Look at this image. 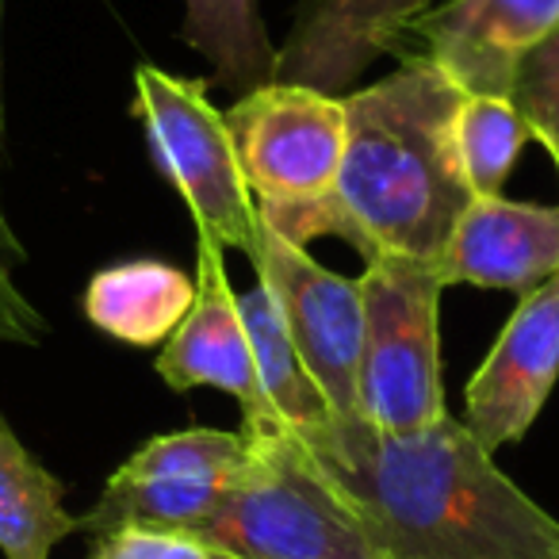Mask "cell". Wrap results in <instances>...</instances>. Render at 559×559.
Returning <instances> with one entry per match:
<instances>
[{
	"mask_svg": "<svg viewBox=\"0 0 559 559\" xmlns=\"http://www.w3.org/2000/svg\"><path fill=\"white\" fill-rule=\"evenodd\" d=\"M307 449L383 559H559V521L449 414L406 437L330 426Z\"/></svg>",
	"mask_w": 559,
	"mask_h": 559,
	"instance_id": "obj_1",
	"label": "cell"
},
{
	"mask_svg": "<svg viewBox=\"0 0 559 559\" xmlns=\"http://www.w3.org/2000/svg\"><path fill=\"white\" fill-rule=\"evenodd\" d=\"M460 96L441 73L399 66L391 78L345 96V154L326 195L261 207L269 230L307 246L349 241L360 257H411L437 264L460 211L475 200L452 150Z\"/></svg>",
	"mask_w": 559,
	"mask_h": 559,
	"instance_id": "obj_2",
	"label": "cell"
},
{
	"mask_svg": "<svg viewBox=\"0 0 559 559\" xmlns=\"http://www.w3.org/2000/svg\"><path fill=\"white\" fill-rule=\"evenodd\" d=\"M249 456L195 540L226 559H383L345 490L288 426L246 433Z\"/></svg>",
	"mask_w": 559,
	"mask_h": 559,
	"instance_id": "obj_3",
	"label": "cell"
},
{
	"mask_svg": "<svg viewBox=\"0 0 559 559\" xmlns=\"http://www.w3.org/2000/svg\"><path fill=\"white\" fill-rule=\"evenodd\" d=\"M365 349H360V421L376 433H421L444 414L441 380V276L437 264L376 257L365 264Z\"/></svg>",
	"mask_w": 559,
	"mask_h": 559,
	"instance_id": "obj_4",
	"label": "cell"
},
{
	"mask_svg": "<svg viewBox=\"0 0 559 559\" xmlns=\"http://www.w3.org/2000/svg\"><path fill=\"white\" fill-rule=\"evenodd\" d=\"M150 157L180 192L195 230L246 261L261 253L264 218L241 173L226 111L207 100V81L173 78L157 66L134 70V104Z\"/></svg>",
	"mask_w": 559,
	"mask_h": 559,
	"instance_id": "obj_5",
	"label": "cell"
},
{
	"mask_svg": "<svg viewBox=\"0 0 559 559\" xmlns=\"http://www.w3.org/2000/svg\"><path fill=\"white\" fill-rule=\"evenodd\" d=\"M246 456V433L226 429H177L150 437L111 472L96 506L78 518V528L93 536L127 528L195 536L230 495Z\"/></svg>",
	"mask_w": 559,
	"mask_h": 559,
	"instance_id": "obj_6",
	"label": "cell"
},
{
	"mask_svg": "<svg viewBox=\"0 0 559 559\" xmlns=\"http://www.w3.org/2000/svg\"><path fill=\"white\" fill-rule=\"evenodd\" d=\"M226 127L257 207L311 203L334 188L349 131L345 96L269 81L238 96Z\"/></svg>",
	"mask_w": 559,
	"mask_h": 559,
	"instance_id": "obj_7",
	"label": "cell"
},
{
	"mask_svg": "<svg viewBox=\"0 0 559 559\" xmlns=\"http://www.w3.org/2000/svg\"><path fill=\"white\" fill-rule=\"evenodd\" d=\"M257 284L276 304L307 376L322 391L334 426L360 421V349H365V304L360 284L330 272L304 246H292L264 226L253 257Z\"/></svg>",
	"mask_w": 559,
	"mask_h": 559,
	"instance_id": "obj_8",
	"label": "cell"
},
{
	"mask_svg": "<svg viewBox=\"0 0 559 559\" xmlns=\"http://www.w3.org/2000/svg\"><path fill=\"white\" fill-rule=\"evenodd\" d=\"M559 32V0H449L403 27L388 55L464 96H513L525 58Z\"/></svg>",
	"mask_w": 559,
	"mask_h": 559,
	"instance_id": "obj_9",
	"label": "cell"
},
{
	"mask_svg": "<svg viewBox=\"0 0 559 559\" xmlns=\"http://www.w3.org/2000/svg\"><path fill=\"white\" fill-rule=\"evenodd\" d=\"M226 249L211 238L195 241V304L157 353V376L173 391L218 388L241 406V433H261L284 421L264 399L257 360L241 326L238 292L226 280Z\"/></svg>",
	"mask_w": 559,
	"mask_h": 559,
	"instance_id": "obj_10",
	"label": "cell"
},
{
	"mask_svg": "<svg viewBox=\"0 0 559 559\" xmlns=\"http://www.w3.org/2000/svg\"><path fill=\"white\" fill-rule=\"evenodd\" d=\"M559 380V276L521 296L464 391V426L487 452L518 444Z\"/></svg>",
	"mask_w": 559,
	"mask_h": 559,
	"instance_id": "obj_11",
	"label": "cell"
},
{
	"mask_svg": "<svg viewBox=\"0 0 559 559\" xmlns=\"http://www.w3.org/2000/svg\"><path fill=\"white\" fill-rule=\"evenodd\" d=\"M441 284H475L528 296L559 276V203L475 195L460 211L441 257Z\"/></svg>",
	"mask_w": 559,
	"mask_h": 559,
	"instance_id": "obj_12",
	"label": "cell"
},
{
	"mask_svg": "<svg viewBox=\"0 0 559 559\" xmlns=\"http://www.w3.org/2000/svg\"><path fill=\"white\" fill-rule=\"evenodd\" d=\"M429 9L433 0H299L272 81L349 96L360 73Z\"/></svg>",
	"mask_w": 559,
	"mask_h": 559,
	"instance_id": "obj_13",
	"label": "cell"
},
{
	"mask_svg": "<svg viewBox=\"0 0 559 559\" xmlns=\"http://www.w3.org/2000/svg\"><path fill=\"white\" fill-rule=\"evenodd\" d=\"M195 304V276L165 261H123L100 269L85 288V319L116 342L150 349L169 342Z\"/></svg>",
	"mask_w": 559,
	"mask_h": 559,
	"instance_id": "obj_14",
	"label": "cell"
},
{
	"mask_svg": "<svg viewBox=\"0 0 559 559\" xmlns=\"http://www.w3.org/2000/svg\"><path fill=\"white\" fill-rule=\"evenodd\" d=\"M78 533L66 510V483L24 449L0 414V551L4 559H50V551Z\"/></svg>",
	"mask_w": 559,
	"mask_h": 559,
	"instance_id": "obj_15",
	"label": "cell"
},
{
	"mask_svg": "<svg viewBox=\"0 0 559 559\" xmlns=\"http://www.w3.org/2000/svg\"><path fill=\"white\" fill-rule=\"evenodd\" d=\"M238 311L241 326H246L249 349L257 360V376H261L264 399H269L272 414H276L292 433L304 444H311L314 437H322L334 426L322 391L314 388V380L307 376L304 360H299L296 345L288 337V326L280 319L276 304H272L269 288L257 284L249 292H238Z\"/></svg>",
	"mask_w": 559,
	"mask_h": 559,
	"instance_id": "obj_16",
	"label": "cell"
},
{
	"mask_svg": "<svg viewBox=\"0 0 559 559\" xmlns=\"http://www.w3.org/2000/svg\"><path fill=\"white\" fill-rule=\"evenodd\" d=\"M185 39L234 88L269 85L276 50L261 24L257 0H185Z\"/></svg>",
	"mask_w": 559,
	"mask_h": 559,
	"instance_id": "obj_17",
	"label": "cell"
},
{
	"mask_svg": "<svg viewBox=\"0 0 559 559\" xmlns=\"http://www.w3.org/2000/svg\"><path fill=\"white\" fill-rule=\"evenodd\" d=\"M533 139L506 96H460L452 119V150L472 195H502L525 142Z\"/></svg>",
	"mask_w": 559,
	"mask_h": 559,
	"instance_id": "obj_18",
	"label": "cell"
},
{
	"mask_svg": "<svg viewBox=\"0 0 559 559\" xmlns=\"http://www.w3.org/2000/svg\"><path fill=\"white\" fill-rule=\"evenodd\" d=\"M510 100L559 169V32L525 58Z\"/></svg>",
	"mask_w": 559,
	"mask_h": 559,
	"instance_id": "obj_19",
	"label": "cell"
},
{
	"mask_svg": "<svg viewBox=\"0 0 559 559\" xmlns=\"http://www.w3.org/2000/svg\"><path fill=\"white\" fill-rule=\"evenodd\" d=\"M88 559H226L218 551H211L207 544H200L195 536H177V533H127L96 536Z\"/></svg>",
	"mask_w": 559,
	"mask_h": 559,
	"instance_id": "obj_20",
	"label": "cell"
},
{
	"mask_svg": "<svg viewBox=\"0 0 559 559\" xmlns=\"http://www.w3.org/2000/svg\"><path fill=\"white\" fill-rule=\"evenodd\" d=\"M43 334H47V322L32 299L16 288L12 261L0 253V345H39Z\"/></svg>",
	"mask_w": 559,
	"mask_h": 559,
	"instance_id": "obj_21",
	"label": "cell"
},
{
	"mask_svg": "<svg viewBox=\"0 0 559 559\" xmlns=\"http://www.w3.org/2000/svg\"><path fill=\"white\" fill-rule=\"evenodd\" d=\"M0 253L9 257L12 264L24 261V246H20V238H16V230H12L9 215H4V207H0Z\"/></svg>",
	"mask_w": 559,
	"mask_h": 559,
	"instance_id": "obj_22",
	"label": "cell"
},
{
	"mask_svg": "<svg viewBox=\"0 0 559 559\" xmlns=\"http://www.w3.org/2000/svg\"><path fill=\"white\" fill-rule=\"evenodd\" d=\"M0 146H4V0H0Z\"/></svg>",
	"mask_w": 559,
	"mask_h": 559,
	"instance_id": "obj_23",
	"label": "cell"
}]
</instances>
